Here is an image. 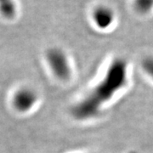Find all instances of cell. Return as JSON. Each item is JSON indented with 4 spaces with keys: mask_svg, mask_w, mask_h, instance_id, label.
Here are the masks:
<instances>
[{
    "mask_svg": "<svg viewBox=\"0 0 153 153\" xmlns=\"http://www.w3.org/2000/svg\"><path fill=\"white\" fill-rule=\"evenodd\" d=\"M1 10L6 17H13L16 14L15 2L13 0H1Z\"/></svg>",
    "mask_w": 153,
    "mask_h": 153,
    "instance_id": "obj_3",
    "label": "cell"
},
{
    "mask_svg": "<svg viewBox=\"0 0 153 153\" xmlns=\"http://www.w3.org/2000/svg\"><path fill=\"white\" fill-rule=\"evenodd\" d=\"M134 7L140 13L146 14L153 8V0H134Z\"/></svg>",
    "mask_w": 153,
    "mask_h": 153,
    "instance_id": "obj_4",
    "label": "cell"
},
{
    "mask_svg": "<svg viewBox=\"0 0 153 153\" xmlns=\"http://www.w3.org/2000/svg\"><path fill=\"white\" fill-rule=\"evenodd\" d=\"M33 94L28 91H22L16 97V105L21 109H27L28 106L33 104Z\"/></svg>",
    "mask_w": 153,
    "mask_h": 153,
    "instance_id": "obj_2",
    "label": "cell"
},
{
    "mask_svg": "<svg viewBox=\"0 0 153 153\" xmlns=\"http://www.w3.org/2000/svg\"><path fill=\"white\" fill-rule=\"evenodd\" d=\"M93 19L98 27L105 29L112 23L114 20V15L109 8L100 6L94 11Z\"/></svg>",
    "mask_w": 153,
    "mask_h": 153,
    "instance_id": "obj_1",
    "label": "cell"
}]
</instances>
